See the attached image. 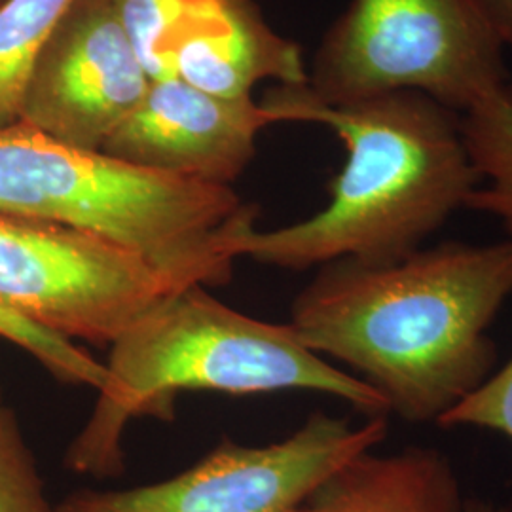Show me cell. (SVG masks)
I'll use <instances>...</instances> for the list:
<instances>
[{
  "label": "cell",
  "instance_id": "cell-1",
  "mask_svg": "<svg viewBox=\"0 0 512 512\" xmlns=\"http://www.w3.org/2000/svg\"><path fill=\"white\" fill-rule=\"evenodd\" d=\"M512 294V239L444 241L391 264L334 260L300 291L306 348L349 366L397 414L437 423L494 374L490 327Z\"/></svg>",
  "mask_w": 512,
  "mask_h": 512
},
{
  "label": "cell",
  "instance_id": "cell-2",
  "mask_svg": "<svg viewBox=\"0 0 512 512\" xmlns=\"http://www.w3.org/2000/svg\"><path fill=\"white\" fill-rule=\"evenodd\" d=\"M260 103L277 122L332 129L348 158L325 209L289 226L255 228L239 241L238 258L283 270L344 258L391 264L425 247L480 186L461 114L429 95L393 92L325 105L304 84L275 86Z\"/></svg>",
  "mask_w": 512,
  "mask_h": 512
},
{
  "label": "cell",
  "instance_id": "cell-3",
  "mask_svg": "<svg viewBox=\"0 0 512 512\" xmlns=\"http://www.w3.org/2000/svg\"><path fill=\"white\" fill-rule=\"evenodd\" d=\"M105 368L107 384L65 456L76 475H122L129 421L171 418L181 391L306 389L342 399L368 418L389 414L374 387L306 348L291 323L232 310L203 285L162 296L110 344Z\"/></svg>",
  "mask_w": 512,
  "mask_h": 512
},
{
  "label": "cell",
  "instance_id": "cell-4",
  "mask_svg": "<svg viewBox=\"0 0 512 512\" xmlns=\"http://www.w3.org/2000/svg\"><path fill=\"white\" fill-rule=\"evenodd\" d=\"M0 213L50 220L143 256L177 287H220L258 207L200 183L63 145L16 122L0 128Z\"/></svg>",
  "mask_w": 512,
  "mask_h": 512
},
{
  "label": "cell",
  "instance_id": "cell-5",
  "mask_svg": "<svg viewBox=\"0 0 512 512\" xmlns=\"http://www.w3.org/2000/svg\"><path fill=\"white\" fill-rule=\"evenodd\" d=\"M511 82L480 0H351L306 88L325 105L418 92L463 114Z\"/></svg>",
  "mask_w": 512,
  "mask_h": 512
},
{
  "label": "cell",
  "instance_id": "cell-6",
  "mask_svg": "<svg viewBox=\"0 0 512 512\" xmlns=\"http://www.w3.org/2000/svg\"><path fill=\"white\" fill-rule=\"evenodd\" d=\"M175 289L181 287L124 245L0 213V308L59 338L110 346Z\"/></svg>",
  "mask_w": 512,
  "mask_h": 512
},
{
  "label": "cell",
  "instance_id": "cell-7",
  "mask_svg": "<svg viewBox=\"0 0 512 512\" xmlns=\"http://www.w3.org/2000/svg\"><path fill=\"white\" fill-rule=\"evenodd\" d=\"M385 437V416L355 427L313 412L287 439L266 446L220 440L179 475L126 490L82 488L57 512H298L327 476Z\"/></svg>",
  "mask_w": 512,
  "mask_h": 512
},
{
  "label": "cell",
  "instance_id": "cell-8",
  "mask_svg": "<svg viewBox=\"0 0 512 512\" xmlns=\"http://www.w3.org/2000/svg\"><path fill=\"white\" fill-rule=\"evenodd\" d=\"M150 82L112 0H78L38 54L19 122L63 145L101 152Z\"/></svg>",
  "mask_w": 512,
  "mask_h": 512
},
{
  "label": "cell",
  "instance_id": "cell-9",
  "mask_svg": "<svg viewBox=\"0 0 512 512\" xmlns=\"http://www.w3.org/2000/svg\"><path fill=\"white\" fill-rule=\"evenodd\" d=\"M274 124L272 110L253 97H219L167 76L150 82L101 152L154 173L232 186L255 158L258 133Z\"/></svg>",
  "mask_w": 512,
  "mask_h": 512
},
{
  "label": "cell",
  "instance_id": "cell-10",
  "mask_svg": "<svg viewBox=\"0 0 512 512\" xmlns=\"http://www.w3.org/2000/svg\"><path fill=\"white\" fill-rule=\"evenodd\" d=\"M173 73L219 97H251L262 80L308 84L298 42L275 33L253 0H188L173 46Z\"/></svg>",
  "mask_w": 512,
  "mask_h": 512
},
{
  "label": "cell",
  "instance_id": "cell-11",
  "mask_svg": "<svg viewBox=\"0 0 512 512\" xmlns=\"http://www.w3.org/2000/svg\"><path fill=\"white\" fill-rule=\"evenodd\" d=\"M458 475L442 452L368 450L327 476L298 512H463Z\"/></svg>",
  "mask_w": 512,
  "mask_h": 512
},
{
  "label": "cell",
  "instance_id": "cell-12",
  "mask_svg": "<svg viewBox=\"0 0 512 512\" xmlns=\"http://www.w3.org/2000/svg\"><path fill=\"white\" fill-rule=\"evenodd\" d=\"M461 131L480 177L467 209L492 215L512 239V82L463 112Z\"/></svg>",
  "mask_w": 512,
  "mask_h": 512
},
{
  "label": "cell",
  "instance_id": "cell-13",
  "mask_svg": "<svg viewBox=\"0 0 512 512\" xmlns=\"http://www.w3.org/2000/svg\"><path fill=\"white\" fill-rule=\"evenodd\" d=\"M78 0L0 2V128L16 124L29 74Z\"/></svg>",
  "mask_w": 512,
  "mask_h": 512
},
{
  "label": "cell",
  "instance_id": "cell-14",
  "mask_svg": "<svg viewBox=\"0 0 512 512\" xmlns=\"http://www.w3.org/2000/svg\"><path fill=\"white\" fill-rule=\"evenodd\" d=\"M0 338L25 349L59 382L88 385L101 391L107 384L105 363L78 348L74 342L40 329L12 311L0 308Z\"/></svg>",
  "mask_w": 512,
  "mask_h": 512
},
{
  "label": "cell",
  "instance_id": "cell-15",
  "mask_svg": "<svg viewBox=\"0 0 512 512\" xmlns=\"http://www.w3.org/2000/svg\"><path fill=\"white\" fill-rule=\"evenodd\" d=\"M152 80L173 73V46L188 0H112Z\"/></svg>",
  "mask_w": 512,
  "mask_h": 512
},
{
  "label": "cell",
  "instance_id": "cell-16",
  "mask_svg": "<svg viewBox=\"0 0 512 512\" xmlns=\"http://www.w3.org/2000/svg\"><path fill=\"white\" fill-rule=\"evenodd\" d=\"M0 512H57L16 414L0 404Z\"/></svg>",
  "mask_w": 512,
  "mask_h": 512
},
{
  "label": "cell",
  "instance_id": "cell-17",
  "mask_svg": "<svg viewBox=\"0 0 512 512\" xmlns=\"http://www.w3.org/2000/svg\"><path fill=\"white\" fill-rule=\"evenodd\" d=\"M439 425L490 429L512 442V359L473 395L450 410Z\"/></svg>",
  "mask_w": 512,
  "mask_h": 512
},
{
  "label": "cell",
  "instance_id": "cell-18",
  "mask_svg": "<svg viewBox=\"0 0 512 512\" xmlns=\"http://www.w3.org/2000/svg\"><path fill=\"white\" fill-rule=\"evenodd\" d=\"M480 4L505 52H512V0H480Z\"/></svg>",
  "mask_w": 512,
  "mask_h": 512
},
{
  "label": "cell",
  "instance_id": "cell-19",
  "mask_svg": "<svg viewBox=\"0 0 512 512\" xmlns=\"http://www.w3.org/2000/svg\"><path fill=\"white\" fill-rule=\"evenodd\" d=\"M463 512H509L505 507H499L490 501L484 499H465Z\"/></svg>",
  "mask_w": 512,
  "mask_h": 512
},
{
  "label": "cell",
  "instance_id": "cell-20",
  "mask_svg": "<svg viewBox=\"0 0 512 512\" xmlns=\"http://www.w3.org/2000/svg\"><path fill=\"white\" fill-rule=\"evenodd\" d=\"M0 404H2V397H0Z\"/></svg>",
  "mask_w": 512,
  "mask_h": 512
},
{
  "label": "cell",
  "instance_id": "cell-21",
  "mask_svg": "<svg viewBox=\"0 0 512 512\" xmlns=\"http://www.w3.org/2000/svg\"><path fill=\"white\" fill-rule=\"evenodd\" d=\"M0 2H2V0H0Z\"/></svg>",
  "mask_w": 512,
  "mask_h": 512
}]
</instances>
